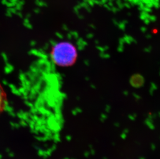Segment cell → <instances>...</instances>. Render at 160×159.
Instances as JSON below:
<instances>
[{
	"mask_svg": "<svg viewBox=\"0 0 160 159\" xmlns=\"http://www.w3.org/2000/svg\"><path fill=\"white\" fill-rule=\"evenodd\" d=\"M50 55L52 61L57 66L68 67L75 62L77 50L71 42L60 41L52 47Z\"/></svg>",
	"mask_w": 160,
	"mask_h": 159,
	"instance_id": "1",
	"label": "cell"
},
{
	"mask_svg": "<svg viewBox=\"0 0 160 159\" xmlns=\"http://www.w3.org/2000/svg\"><path fill=\"white\" fill-rule=\"evenodd\" d=\"M8 102V96L4 88L0 82V115L4 112Z\"/></svg>",
	"mask_w": 160,
	"mask_h": 159,
	"instance_id": "2",
	"label": "cell"
}]
</instances>
